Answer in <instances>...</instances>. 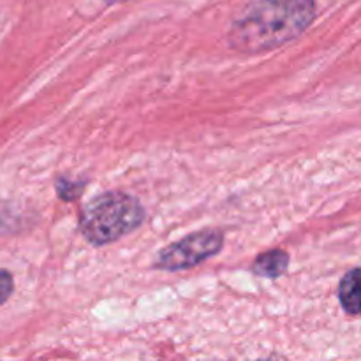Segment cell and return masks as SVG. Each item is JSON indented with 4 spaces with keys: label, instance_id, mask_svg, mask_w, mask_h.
Returning a JSON list of instances; mask_svg holds the SVG:
<instances>
[{
    "label": "cell",
    "instance_id": "cell-8",
    "mask_svg": "<svg viewBox=\"0 0 361 361\" xmlns=\"http://www.w3.org/2000/svg\"><path fill=\"white\" fill-rule=\"evenodd\" d=\"M16 226V221L13 219V214H11L9 208L4 203H0V233L11 231V228Z\"/></svg>",
    "mask_w": 361,
    "mask_h": 361
},
{
    "label": "cell",
    "instance_id": "cell-5",
    "mask_svg": "<svg viewBox=\"0 0 361 361\" xmlns=\"http://www.w3.org/2000/svg\"><path fill=\"white\" fill-rule=\"evenodd\" d=\"M289 254L286 250L274 249L268 252L259 254L252 263V274L257 277L279 279L288 271Z\"/></svg>",
    "mask_w": 361,
    "mask_h": 361
},
{
    "label": "cell",
    "instance_id": "cell-2",
    "mask_svg": "<svg viewBox=\"0 0 361 361\" xmlns=\"http://www.w3.org/2000/svg\"><path fill=\"white\" fill-rule=\"evenodd\" d=\"M145 221V210L136 197L123 192H104L85 204L80 231L95 247L108 245L136 231Z\"/></svg>",
    "mask_w": 361,
    "mask_h": 361
},
{
    "label": "cell",
    "instance_id": "cell-1",
    "mask_svg": "<svg viewBox=\"0 0 361 361\" xmlns=\"http://www.w3.org/2000/svg\"><path fill=\"white\" fill-rule=\"evenodd\" d=\"M316 14V0H254L233 21L228 42L243 55L271 51L298 39Z\"/></svg>",
    "mask_w": 361,
    "mask_h": 361
},
{
    "label": "cell",
    "instance_id": "cell-4",
    "mask_svg": "<svg viewBox=\"0 0 361 361\" xmlns=\"http://www.w3.org/2000/svg\"><path fill=\"white\" fill-rule=\"evenodd\" d=\"M342 309L351 316H361V268L348 271L338 286Z\"/></svg>",
    "mask_w": 361,
    "mask_h": 361
},
{
    "label": "cell",
    "instance_id": "cell-6",
    "mask_svg": "<svg viewBox=\"0 0 361 361\" xmlns=\"http://www.w3.org/2000/svg\"><path fill=\"white\" fill-rule=\"evenodd\" d=\"M85 185H87V182H85V180H76V182H73V180H66V178H59L55 183L56 192H59L60 200H63V201L78 200L81 194V190L85 189Z\"/></svg>",
    "mask_w": 361,
    "mask_h": 361
},
{
    "label": "cell",
    "instance_id": "cell-7",
    "mask_svg": "<svg viewBox=\"0 0 361 361\" xmlns=\"http://www.w3.org/2000/svg\"><path fill=\"white\" fill-rule=\"evenodd\" d=\"M13 289H14L13 275H11L7 270H0V305L9 300V296L13 295Z\"/></svg>",
    "mask_w": 361,
    "mask_h": 361
},
{
    "label": "cell",
    "instance_id": "cell-9",
    "mask_svg": "<svg viewBox=\"0 0 361 361\" xmlns=\"http://www.w3.org/2000/svg\"><path fill=\"white\" fill-rule=\"evenodd\" d=\"M102 2L109 4V6H113V4H120V2H127V0H102Z\"/></svg>",
    "mask_w": 361,
    "mask_h": 361
},
{
    "label": "cell",
    "instance_id": "cell-3",
    "mask_svg": "<svg viewBox=\"0 0 361 361\" xmlns=\"http://www.w3.org/2000/svg\"><path fill=\"white\" fill-rule=\"evenodd\" d=\"M224 245V235L217 229H203L192 233L171 245L164 247L155 257V268L168 271L187 270L201 264L203 261L217 256Z\"/></svg>",
    "mask_w": 361,
    "mask_h": 361
}]
</instances>
